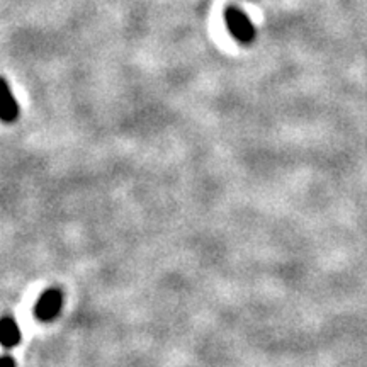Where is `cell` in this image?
<instances>
[{
	"label": "cell",
	"mask_w": 367,
	"mask_h": 367,
	"mask_svg": "<svg viewBox=\"0 0 367 367\" xmlns=\"http://www.w3.org/2000/svg\"><path fill=\"white\" fill-rule=\"evenodd\" d=\"M224 23H226V28L231 36L241 45H250L256 40V26L252 24V21L248 19V16L241 9L233 6L224 9Z\"/></svg>",
	"instance_id": "1"
},
{
	"label": "cell",
	"mask_w": 367,
	"mask_h": 367,
	"mask_svg": "<svg viewBox=\"0 0 367 367\" xmlns=\"http://www.w3.org/2000/svg\"><path fill=\"white\" fill-rule=\"evenodd\" d=\"M63 305V296L56 289H50L40 297L36 306V317L43 322H51L56 314L60 313V308Z\"/></svg>",
	"instance_id": "2"
},
{
	"label": "cell",
	"mask_w": 367,
	"mask_h": 367,
	"mask_svg": "<svg viewBox=\"0 0 367 367\" xmlns=\"http://www.w3.org/2000/svg\"><path fill=\"white\" fill-rule=\"evenodd\" d=\"M2 90H4V96H2V104H0V118H2L4 123H12V121L17 119L19 116V106H17V101L14 97V94L11 92L9 89V84L6 80H2Z\"/></svg>",
	"instance_id": "3"
},
{
	"label": "cell",
	"mask_w": 367,
	"mask_h": 367,
	"mask_svg": "<svg viewBox=\"0 0 367 367\" xmlns=\"http://www.w3.org/2000/svg\"><path fill=\"white\" fill-rule=\"evenodd\" d=\"M0 339H2V345L6 349H12L21 342V332L17 323L12 318L6 317L2 319V332H0Z\"/></svg>",
	"instance_id": "4"
},
{
	"label": "cell",
	"mask_w": 367,
	"mask_h": 367,
	"mask_svg": "<svg viewBox=\"0 0 367 367\" xmlns=\"http://www.w3.org/2000/svg\"><path fill=\"white\" fill-rule=\"evenodd\" d=\"M2 367H16V362H14V359H12V357L4 356L2 357Z\"/></svg>",
	"instance_id": "5"
}]
</instances>
